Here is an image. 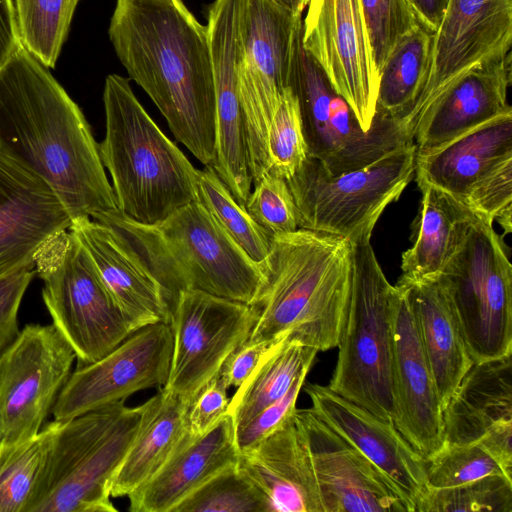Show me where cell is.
I'll return each instance as SVG.
<instances>
[{"mask_svg": "<svg viewBox=\"0 0 512 512\" xmlns=\"http://www.w3.org/2000/svg\"><path fill=\"white\" fill-rule=\"evenodd\" d=\"M0 151L43 179L72 223L118 209L82 110L22 45L0 69Z\"/></svg>", "mask_w": 512, "mask_h": 512, "instance_id": "cell-1", "label": "cell"}, {"mask_svg": "<svg viewBox=\"0 0 512 512\" xmlns=\"http://www.w3.org/2000/svg\"><path fill=\"white\" fill-rule=\"evenodd\" d=\"M117 57L202 164L215 159V87L207 27L182 0H117L108 29Z\"/></svg>", "mask_w": 512, "mask_h": 512, "instance_id": "cell-2", "label": "cell"}, {"mask_svg": "<svg viewBox=\"0 0 512 512\" xmlns=\"http://www.w3.org/2000/svg\"><path fill=\"white\" fill-rule=\"evenodd\" d=\"M262 272L259 315L247 340L287 336L318 352L336 348L351 294V241L302 228L276 235Z\"/></svg>", "mask_w": 512, "mask_h": 512, "instance_id": "cell-3", "label": "cell"}, {"mask_svg": "<svg viewBox=\"0 0 512 512\" xmlns=\"http://www.w3.org/2000/svg\"><path fill=\"white\" fill-rule=\"evenodd\" d=\"M92 219L109 227L161 287L172 309L182 291L201 290L254 305L264 275L198 201L158 224H141L119 209Z\"/></svg>", "mask_w": 512, "mask_h": 512, "instance_id": "cell-4", "label": "cell"}, {"mask_svg": "<svg viewBox=\"0 0 512 512\" xmlns=\"http://www.w3.org/2000/svg\"><path fill=\"white\" fill-rule=\"evenodd\" d=\"M105 137L99 144L117 208L141 224H158L197 200L196 169L153 121L128 79L106 77Z\"/></svg>", "mask_w": 512, "mask_h": 512, "instance_id": "cell-5", "label": "cell"}, {"mask_svg": "<svg viewBox=\"0 0 512 512\" xmlns=\"http://www.w3.org/2000/svg\"><path fill=\"white\" fill-rule=\"evenodd\" d=\"M125 401L55 420L26 512H116L111 484L137 432L141 405Z\"/></svg>", "mask_w": 512, "mask_h": 512, "instance_id": "cell-6", "label": "cell"}, {"mask_svg": "<svg viewBox=\"0 0 512 512\" xmlns=\"http://www.w3.org/2000/svg\"><path fill=\"white\" fill-rule=\"evenodd\" d=\"M387 280L370 241L353 244L348 312L337 363L327 385L374 415L395 423L392 373L391 299Z\"/></svg>", "mask_w": 512, "mask_h": 512, "instance_id": "cell-7", "label": "cell"}, {"mask_svg": "<svg viewBox=\"0 0 512 512\" xmlns=\"http://www.w3.org/2000/svg\"><path fill=\"white\" fill-rule=\"evenodd\" d=\"M415 166L413 142L362 168L337 175L308 156L286 180L299 228L344 237L352 244L371 241L378 219L400 198L415 175Z\"/></svg>", "mask_w": 512, "mask_h": 512, "instance_id": "cell-8", "label": "cell"}, {"mask_svg": "<svg viewBox=\"0 0 512 512\" xmlns=\"http://www.w3.org/2000/svg\"><path fill=\"white\" fill-rule=\"evenodd\" d=\"M436 280L473 362L512 353V265L493 223L476 215Z\"/></svg>", "mask_w": 512, "mask_h": 512, "instance_id": "cell-9", "label": "cell"}, {"mask_svg": "<svg viewBox=\"0 0 512 512\" xmlns=\"http://www.w3.org/2000/svg\"><path fill=\"white\" fill-rule=\"evenodd\" d=\"M34 265L52 324L74 350L77 366L99 360L133 333L70 229L48 239Z\"/></svg>", "mask_w": 512, "mask_h": 512, "instance_id": "cell-10", "label": "cell"}, {"mask_svg": "<svg viewBox=\"0 0 512 512\" xmlns=\"http://www.w3.org/2000/svg\"><path fill=\"white\" fill-rule=\"evenodd\" d=\"M302 25V14L272 0H245L238 78L253 183L267 172V131L282 96L290 88Z\"/></svg>", "mask_w": 512, "mask_h": 512, "instance_id": "cell-11", "label": "cell"}, {"mask_svg": "<svg viewBox=\"0 0 512 512\" xmlns=\"http://www.w3.org/2000/svg\"><path fill=\"white\" fill-rule=\"evenodd\" d=\"M289 87L298 100L308 156L333 175L362 168L412 143L396 120L379 111L371 129L364 131L347 101L304 49L302 37L295 51Z\"/></svg>", "mask_w": 512, "mask_h": 512, "instance_id": "cell-12", "label": "cell"}, {"mask_svg": "<svg viewBox=\"0 0 512 512\" xmlns=\"http://www.w3.org/2000/svg\"><path fill=\"white\" fill-rule=\"evenodd\" d=\"M76 354L53 324H27L0 355V447L36 436Z\"/></svg>", "mask_w": 512, "mask_h": 512, "instance_id": "cell-13", "label": "cell"}, {"mask_svg": "<svg viewBox=\"0 0 512 512\" xmlns=\"http://www.w3.org/2000/svg\"><path fill=\"white\" fill-rule=\"evenodd\" d=\"M258 315L256 305L197 289L182 291L171 312L173 349L163 388L190 403L249 338Z\"/></svg>", "mask_w": 512, "mask_h": 512, "instance_id": "cell-14", "label": "cell"}, {"mask_svg": "<svg viewBox=\"0 0 512 512\" xmlns=\"http://www.w3.org/2000/svg\"><path fill=\"white\" fill-rule=\"evenodd\" d=\"M302 44L364 131L376 116L379 73L359 0H309Z\"/></svg>", "mask_w": 512, "mask_h": 512, "instance_id": "cell-15", "label": "cell"}, {"mask_svg": "<svg viewBox=\"0 0 512 512\" xmlns=\"http://www.w3.org/2000/svg\"><path fill=\"white\" fill-rule=\"evenodd\" d=\"M512 0H448L433 34L423 89L402 122L413 142L418 120L432 102L470 69L511 52Z\"/></svg>", "mask_w": 512, "mask_h": 512, "instance_id": "cell-16", "label": "cell"}, {"mask_svg": "<svg viewBox=\"0 0 512 512\" xmlns=\"http://www.w3.org/2000/svg\"><path fill=\"white\" fill-rule=\"evenodd\" d=\"M173 349L170 324L145 326L99 360L77 366L52 408L55 420H66L99 407L125 401L137 391L163 387Z\"/></svg>", "mask_w": 512, "mask_h": 512, "instance_id": "cell-17", "label": "cell"}, {"mask_svg": "<svg viewBox=\"0 0 512 512\" xmlns=\"http://www.w3.org/2000/svg\"><path fill=\"white\" fill-rule=\"evenodd\" d=\"M323 512H409L393 484L311 408L296 409Z\"/></svg>", "mask_w": 512, "mask_h": 512, "instance_id": "cell-18", "label": "cell"}, {"mask_svg": "<svg viewBox=\"0 0 512 512\" xmlns=\"http://www.w3.org/2000/svg\"><path fill=\"white\" fill-rule=\"evenodd\" d=\"M311 409L360 451L396 488L409 512H421L430 487L425 458L397 430L328 386L303 385Z\"/></svg>", "mask_w": 512, "mask_h": 512, "instance_id": "cell-19", "label": "cell"}, {"mask_svg": "<svg viewBox=\"0 0 512 512\" xmlns=\"http://www.w3.org/2000/svg\"><path fill=\"white\" fill-rule=\"evenodd\" d=\"M392 373L397 430L425 459L444 443L443 409L404 288L391 299Z\"/></svg>", "mask_w": 512, "mask_h": 512, "instance_id": "cell-20", "label": "cell"}, {"mask_svg": "<svg viewBox=\"0 0 512 512\" xmlns=\"http://www.w3.org/2000/svg\"><path fill=\"white\" fill-rule=\"evenodd\" d=\"M215 87V159L211 166L236 201L245 206L253 178L245 115L239 95L241 20L217 14L207 21Z\"/></svg>", "mask_w": 512, "mask_h": 512, "instance_id": "cell-21", "label": "cell"}, {"mask_svg": "<svg viewBox=\"0 0 512 512\" xmlns=\"http://www.w3.org/2000/svg\"><path fill=\"white\" fill-rule=\"evenodd\" d=\"M72 220L49 185L0 151V278L34 263Z\"/></svg>", "mask_w": 512, "mask_h": 512, "instance_id": "cell-22", "label": "cell"}, {"mask_svg": "<svg viewBox=\"0 0 512 512\" xmlns=\"http://www.w3.org/2000/svg\"><path fill=\"white\" fill-rule=\"evenodd\" d=\"M512 52L457 78L426 109L413 134L417 156L428 154L467 131L512 111L507 93Z\"/></svg>", "mask_w": 512, "mask_h": 512, "instance_id": "cell-23", "label": "cell"}, {"mask_svg": "<svg viewBox=\"0 0 512 512\" xmlns=\"http://www.w3.org/2000/svg\"><path fill=\"white\" fill-rule=\"evenodd\" d=\"M236 425L227 413L201 436L187 432L161 468L129 498L131 512H171L219 473L238 464Z\"/></svg>", "mask_w": 512, "mask_h": 512, "instance_id": "cell-24", "label": "cell"}, {"mask_svg": "<svg viewBox=\"0 0 512 512\" xmlns=\"http://www.w3.org/2000/svg\"><path fill=\"white\" fill-rule=\"evenodd\" d=\"M70 230L89 254L133 333L148 325L170 323L171 309L161 287L109 227L85 217L74 221Z\"/></svg>", "mask_w": 512, "mask_h": 512, "instance_id": "cell-25", "label": "cell"}, {"mask_svg": "<svg viewBox=\"0 0 512 512\" xmlns=\"http://www.w3.org/2000/svg\"><path fill=\"white\" fill-rule=\"evenodd\" d=\"M237 466L263 492L273 512H323L294 414L281 428L240 451Z\"/></svg>", "mask_w": 512, "mask_h": 512, "instance_id": "cell-26", "label": "cell"}, {"mask_svg": "<svg viewBox=\"0 0 512 512\" xmlns=\"http://www.w3.org/2000/svg\"><path fill=\"white\" fill-rule=\"evenodd\" d=\"M512 156V111L417 156V185L436 187L461 201L484 173Z\"/></svg>", "mask_w": 512, "mask_h": 512, "instance_id": "cell-27", "label": "cell"}, {"mask_svg": "<svg viewBox=\"0 0 512 512\" xmlns=\"http://www.w3.org/2000/svg\"><path fill=\"white\" fill-rule=\"evenodd\" d=\"M409 300L421 345L429 364L442 409L474 363L456 315L439 282L399 278Z\"/></svg>", "mask_w": 512, "mask_h": 512, "instance_id": "cell-28", "label": "cell"}, {"mask_svg": "<svg viewBox=\"0 0 512 512\" xmlns=\"http://www.w3.org/2000/svg\"><path fill=\"white\" fill-rule=\"evenodd\" d=\"M509 421L512 353L472 364L443 409L444 443L476 441L492 427Z\"/></svg>", "mask_w": 512, "mask_h": 512, "instance_id": "cell-29", "label": "cell"}, {"mask_svg": "<svg viewBox=\"0 0 512 512\" xmlns=\"http://www.w3.org/2000/svg\"><path fill=\"white\" fill-rule=\"evenodd\" d=\"M421 201L412 224V246L401 256V279L434 280L461 244L476 215L448 193L420 185Z\"/></svg>", "mask_w": 512, "mask_h": 512, "instance_id": "cell-30", "label": "cell"}, {"mask_svg": "<svg viewBox=\"0 0 512 512\" xmlns=\"http://www.w3.org/2000/svg\"><path fill=\"white\" fill-rule=\"evenodd\" d=\"M188 407L163 387L141 404L139 426L113 478L111 497H128L161 468L187 432Z\"/></svg>", "mask_w": 512, "mask_h": 512, "instance_id": "cell-31", "label": "cell"}, {"mask_svg": "<svg viewBox=\"0 0 512 512\" xmlns=\"http://www.w3.org/2000/svg\"><path fill=\"white\" fill-rule=\"evenodd\" d=\"M318 351L287 336L276 340L230 399L236 428L281 399L296 379L310 371Z\"/></svg>", "mask_w": 512, "mask_h": 512, "instance_id": "cell-32", "label": "cell"}, {"mask_svg": "<svg viewBox=\"0 0 512 512\" xmlns=\"http://www.w3.org/2000/svg\"><path fill=\"white\" fill-rule=\"evenodd\" d=\"M433 34L421 24L414 26L395 44L381 69L376 110L400 125L426 81Z\"/></svg>", "mask_w": 512, "mask_h": 512, "instance_id": "cell-33", "label": "cell"}, {"mask_svg": "<svg viewBox=\"0 0 512 512\" xmlns=\"http://www.w3.org/2000/svg\"><path fill=\"white\" fill-rule=\"evenodd\" d=\"M227 235L264 269L271 247V237L240 205L211 165L199 170L197 200ZM263 273V272H262Z\"/></svg>", "mask_w": 512, "mask_h": 512, "instance_id": "cell-34", "label": "cell"}, {"mask_svg": "<svg viewBox=\"0 0 512 512\" xmlns=\"http://www.w3.org/2000/svg\"><path fill=\"white\" fill-rule=\"evenodd\" d=\"M80 0H13L21 45L55 68Z\"/></svg>", "mask_w": 512, "mask_h": 512, "instance_id": "cell-35", "label": "cell"}, {"mask_svg": "<svg viewBox=\"0 0 512 512\" xmlns=\"http://www.w3.org/2000/svg\"><path fill=\"white\" fill-rule=\"evenodd\" d=\"M55 421L33 438L0 447V512H26L41 474Z\"/></svg>", "mask_w": 512, "mask_h": 512, "instance_id": "cell-36", "label": "cell"}, {"mask_svg": "<svg viewBox=\"0 0 512 512\" xmlns=\"http://www.w3.org/2000/svg\"><path fill=\"white\" fill-rule=\"evenodd\" d=\"M425 468L432 489L457 487L490 475L512 479V471L480 439L464 444L444 443L425 459Z\"/></svg>", "mask_w": 512, "mask_h": 512, "instance_id": "cell-37", "label": "cell"}, {"mask_svg": "<svg viewBox=\"0 0 512 512\" xmlns=\"http://www.w3.org/2000/svg\"><path fill=\"white\" fill-rule=\"evenodd\" d=\"M273 512L263 492L238 468L204 483L171 512Z\"/></svg>", "mask_w": 512, "mask_h": 512, "instance_id": "cell-38", "label": "cell"}, {"mask_svg": "<svg viewBox=\"0 0 512 512\" xmlns=\"http://www.w3.org/2000/svg\"><path fill=\"white\" fill-rule=\"evenodd\" d=\"M308 157L298 100L289 88L270 121L266 136L267 172L291 178Z\"/></svg>", "mask_w": 512, "mask_h": 512, "instance_id": "cell-39", "label": "cell"}, {"mask_svg": "<svg viewBox=\"0 0 512 512\" xmlns=\"http://www.w3.org/2000/svg\"><path fill=\"white\" fill-rule=\"evenodd\" d=\"M421 512H512V479L490 475L457 487L430 488Z\"/></svg>", "mask_w": 512, "mask_h": 512, "instance_id": "cell-40", "label": "cell"}, {"mask_svg": "<svg viewBox=\"0 0 512 512\" xmlns=\"http://www.w3.org/2000/svg\"><path fill=\"white\" fill-rule=\"evenodd\" d=\"M379 76L399 39L420 24L410 0H359Z\"/></svg>", "mask_w": 512, "mask_h": 512, "instance_id": "cell-41", "label": "cell"}, {"mask_svg": "<svg viewBox=\"0 0 512 512\" xmlns=\"http://www.w3.org/2000/svg\"><path fill=\"white\" fill-rule=\"evenodd\" d=\"M253 185L245 208L271 238L299 229L297 209L286 180L266 172Z\"/></svg>", "mask_w": 512, "mask_h": 512, "instance_id": "cell-42", "label": "cell"}, {"mask_svg": "<svg viewBox=\"0 0 512 512\" xmlns=\"http://www.w3.org/2000/svg\"><path fill=\"white\" fill-rule=\"evenodd\" d=\"M462 203L478 217L497 221L504 235L512 231V156L508 157L477 179Z\"/></svg>", "mask_w": 512, "mask_h": 512, "instance_id": "cell-43", "label": "cell"}, {"mask_svg": "<svg viewBox=\"0 0 512 512\" xmlns=\"http://www.w3.org/2000/svg\"><path fill=\"white\" fill-rule=\"evenodd\" d=\"M307 374L308 371L303 372L281 399L264 408L244 426L236 428V440L240 451L260 442L293 416Z\"/></svg>", "mask_w": 512, "mask_h": 512, "instance_id": "cell-44", "label": "cell"}, {"mask_svg": "<svg viewBox=\"0 0 512 512\" xmlns=\"http://www.w3.org/2000/svg\"><path fill=\"white\" fill-rule=\"evenodd\" d=\"M227 386L217 374L209 380L189 403L187 433L197 437L211 430L228 412L230 399Z\"/></svg>", "mask_w": 512, "mask_h": 512, "instance_id": "cell-45", "label": "cell"}, {"mask_svg": "<svg viewBox=\"0 0 512 512\" xmlns=\"http://www.w3.org/2000/svg\"><path fill=\"white\" fill-rule=\"evenodd\" d=\"M35 275L33 263L0 278V355L13 343L20 332L19 307Z\"/></svg>", "mask_w": 512, "mask_h": 512, "instance_id": "cell-46", "label": "cell"}, {"mask_svg": "<svg viewBox=\"0 0 512 512\" xmlns=\"http://www.w3.org/2000/svg\"><path fill=\"white\" fill-rule=\"evenodd\" d=\"M276 340L260 342H250L246 340L243 344L238 346L226 358L218 373L227 388H238L251 374L261 358Z\"/></svg>", "mask_w": 512, "mask_h": 512, "instance_id": "cell-47", "label": "cell"}, {"mask_svg": "<svg viewBox=\"0 0 512 512\" xmlns=\"http://www.w3.org/2000/svg\"><path fill=\"white\" fill-rule=\"evenodd\" d=\"M21 45L13 0H0V69Z\"/></svg>", "mask_w": 512, "mask_h": 512, "instance_id": "cell-48", "label": "cell"}, {"mask_svg": "<svg viewBox=\"0 0 512 512\" xmlns=\"http://www.w3.org/2000/svg\"><path fill=\"white\" fill-rule=\"evenodd\" d=\"M448 0H410L419 23L435 33Z\"/></svg>", "mask_w": 512, "mask_h": 512, "instance_id": "cell-49", "label": "cell"}, {"mask_svg": "<svg viewBox=\"0 0 512 512\" xmlns=\"http://www.w3.org/2000/svg\"><path fill=\"white\" fill-rule=\"evenodd\" d=\"M277 4L291 10L294 13L302 14L307 7L309 0H272Z\"/></svg>", "mask_w": 512, "mask_h": 512, "instance_id": "cell-50", "label": "cell"}]
</instances>
